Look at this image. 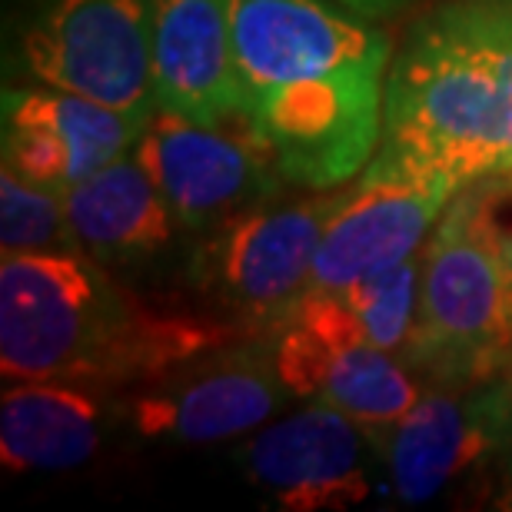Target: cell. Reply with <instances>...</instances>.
<instances>
[{"label":"cell","mask_w":512,"mask_h":512,"mask_svg":"<svg viewBox=\"0 0 512 512\" xmlns=\"http://www.w3.org/2000/svg\"><path fill=\"white\" fill-rule=\"evenodd\" d=\"M227 330L163 316L80 250L0 256V373L87 386L153 383L223 346Z\"/></svg>","instance_id":"6da1fadb"},{"label":"cell","mask_w":512,"mask_h":512,"mask_svg":"<svg viewBox=\"0 0 512 512\" xmlns=\"http://www.w3.org/2000/svg\"><path fill=\"white\" fill-rule=\"evenodd\" d=\"M373 160L459 190L512 163L506 60L476 0H449L409 34L386 74L383 143Z\"/></svg>","instance_id":"7a4b0ae2"},{"label":"cell","mask_w":512,"mask_h":512,"mask_svg":"<svg viewBox=\"0 0 512 512\" xmlns=\"http://www.w3.org/2000/svg\"><path fill=\"white\" fill-rule=\"evenodd\" d=\"M423 256V306L406 363L446 386L512 373V227L493 177L449 200Z\"/></svg>","instance_id":"3957f363"},{"label":"cell","mask_w":512,"mask_h":512,"mask_svg":"<svg viewBox=\"0 0 512 512\" xmlns=\"http://www.w3.org/2000/svg\"><path fill=\"white\" fill-rule=\"evenodd\" d=\"M386 64H353L280 84L247 104L283 180L333 190L360 177L383 143Z\"/></svg>","instance_id":"277c9868"},{"label":"cell","mask_w":512,"mask_h":512,"mask_svg":"<svg viewBox=\"0 0 512 512\" xmlns=\"http://www.w3.org/2000/svg\"><path fill=\"white\" fill-rule=\"evenodd\" d=\"M37 84L150 117L157 107L147 0H54L24 37Z\"/></svg>","instance_id":"5b68a950"},{"label":"cell","mask_w":512,"mask_h":512,"mask_svg":"<svg viewBox=\"0 0 512 512\" xmlns=\"http://www.w3.org/2000/svg\"><path fill=\"white\" fill-rule=\"evenodd\" d=\"M340 200L343 190L293 207H253L223 220L193 253V286L243 320L276 326L306 293L323 230Z\"/></svg>","instance_id":"8992f818"},{"label":"cell","mask_w":512,"mask_h":512,"mask_svg":"<svg viewBox=\"0 0 512 512\" xmlns=\"http://www.w3.org/2000/svg\"><path fill=\"white\" fill-rule=\"evenodd\" d=\"M133 153L190 230L260 207L283 183L270 147L250 120L240 130H227V124H200L153 107Z\"/></svg>","instance_id":"52a82bcc"},{"label":"cell","mask_w":512,"mask_h":512,"mask_svg":"<svg viewBox=\"0 0 512 512\" xmlns=\"http://www.w3.org/2000/svg\"><path fill=\"white\" fill-rule=\"evenodd\" d=\"M286 396L273 346L253 340L217 346L153 380L127 403V419L147 439L207 446L263 426Z\"/></svg>","instance_id":"ba28073f"},{"label":"cell","mask_w":512,"mask_h":512,"mask_svg":"<svg viewBox=\"0 0 512 512\" xmlns=\"http://www.w3.org/2000/svg\"><path fill=\"white\" fill-rule=\"evenodd\" d=\"M459 193L456 183L373 160L323 230L306 290L346 293L423 250L433 223Z\"/></svg>","instance_id":"9c48e42d"},{"label":"cell","mask_w":512,"mask_h":512,"mask_svg":"<svg viewBox=\"0 0 512 512\" xmlns=\"http://www.w3.org/2000/svg\"><path fill=\"white\" fill-rule=\"evenodd\" d=\"M243 104L293 80L353 64H389V40L326 0H230Z\"/></svg>","instance_id":"30bf717a"},{"label":"cell","mask_w":512,"mask_h":512,"mask_svg":"<svg viewBox=\"0 0 512 512\" xmlns=\"http://www.w3.org/2000/svg\"><path fill=\"white\" fill-rule=\"evenodd\" d=\"M366 433L330 403L313 399L296 416L240 446L237 463L256 489L280 509H350L370 499Z\"/></svg>","instance_id":"8fae6325"},{"label":"cell","mask_w":512,"mask_h":512,"mask_svg":"<svg viewBox=\"0 0 512 512\" xmlns=\"http://www.w3.org/2000/svg\"><path fill=\"white\" fill-rule=\"evenodd\" d=\"M439 383L383 436L393 489L403 503H426L436 493L479 466L499 446L512 443L499 383L476 389Z\"/></svg>","instance_id":"7c38bea8"},{"label":"cell","mask_w":512,"mask_h":512,"mask_svg":"<svg viewBox=\"0 0 512 512\" xmlns=\"http://www.w3.org/2000/svg\"><path fill=\"white\" fill-rule=\"evenodd\" d=\"M157 107L200 124L247 117L230 0H147Z\"/></svg>","instance_id":"4fadbf2b"},{"label":"cell","mask_w":512,"mask_h":512,"mask_svg":"<svg viewBox=\"0 0 512 512\" xmlns=\"http://www.w3.org/2000/svg\"><path fill=\"white\" fill-rule=\"evenodd\" d=\"M70 237L100 263H130L163 250L183 227L137 153L64 190Z\"/></svg>","instance_id":"5bb4252c"},{"label":"cell","mask_w":512,"mask_h":512,"mask_svg":"<svg viewBox=\"0 0 512 512\" xmlns=\"http://www.w3.org/2000/svg\"><path fill=\"white\" fill-rule=\"evenodd\" d=\"M100 386L17 380L0 396V463L7 473H67L100 449L107 406Z\"/></svg>","instance_id":"9a60e30c"},{"label":"cell","mask_w":512,"mask_h":512,"mask_svg":"<svg viewBox=\"0 0 512 512\" xmlns=\"http://www.w3.org/2000/svg\"><path fill=\"white\" fill-rule=\"evenodd\" d=\"M4 114L34 120L60 143L70 170V187L133 153L150 120L47 84L4 90Z\"/></svg>","instance_id":"2e32d148"},{"label":"cell","mask_w":512,"mask_h":512,"mask_svg":"<svg viewBox=\"0 0 512 512\" xmlns=\"http://www.w3.org/2000/svg\"><path fill=\"white\" fill-rule=\"evenodd\" d=\"M419 396L423 389L399 356L376 350L370 343H350L336 346L326 356L313 399L336 406L380 443L416 406Z\"/></svg>","instance_id":"e0dca14e"},{"label":"cell","mask_w":512,"mask_h":512,"mask_svg":"<svg viewBox=\"0 0 512 512\" xmlns=\"http://www.w3.org/2000/svg\"><path fill=\"white\" fill-rule=\"evenodd\" d=\"M423 250L406 256L403 263L370 276L346 290L356 320H360L363 340L399 360H409L419 330V306H423ZM409 366V363H406Z\"/></svg>","instance_id":"ac0fdd59"},{"label":"cell","mask_w":512,"mask_h":512,"mask_svg":"<svg viewBox=\"0 0 512 512\" xmlns=\"http://www.w3.org/2000/svg\"><path fill=\"white\" fill-rule=\"evenodd\" d=\"M77 250L70 237L64 190L44 187L17 170H0V256Z\"/></svg>","instance_id":"d6986e66"},{"label":"cell","mask_w":512,"mask_h":512,"mask_svg":"<svg viewBox=\"0 0 512 512\" xmlns=\"http://www.w3.org/2000/svg\"><path fill=\"white\" fill-rule=\"evenodd\" d=\"M483 10L489 30H493L499 50L506 60V74H509V90H512V0H476Z\"/></svg>","instance_id":"ffe728a7"},{"label":"cell","mask_w":512,"mask_h":512,"mask_svg":"<svg viewBox=\"0 0 512 512\" xmlns=\"http://www.w3.org/2000/svg\"><path fill=\"white\" fill-rule=\"evenodd\" d=\"M336 4L346 7L356 17H363V20H383V17L399 14L409 0H336Z\"/></svg>","instance_id":"44dd1931"},{"label":"cell","mask_w":512,"mask_h":512,"mask_svg":"<svg viewBox=\"0 0 512 512\" xmlns=\"http://www.w3.org/2000/svg\"><path fill=\"white\" fill-rule=\"evenodd\" d=\"M499 393H503V409H506V423L512 429V373L499 383Z\"/></svg>","instance_id":"7402d4cb"},{"label":"cell","mask_w":512,"mask_h":512,"mask_svg":"<svg viewBox=\"0 0 512 512\" xmlns=\"http://www.w3.org/2000/svg\"><path fill=\"white\" fill-rule=\"evenodd\" d=\"M499 509H512V463L506 466V483H503V493L496 499Z\"/></svg>","instance_id":"603a6c76"}]
</instances>
